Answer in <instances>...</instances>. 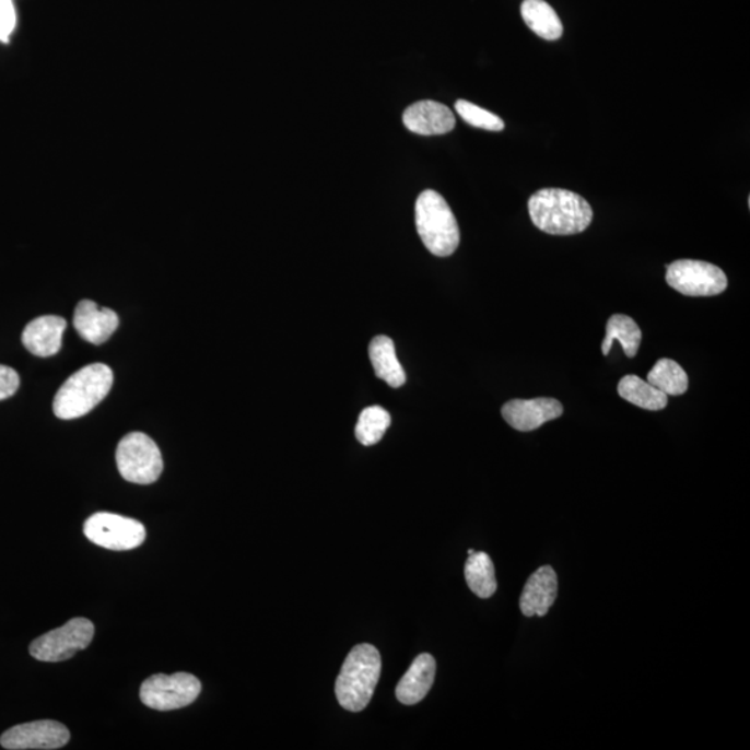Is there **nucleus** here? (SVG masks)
Returning <instances> with one entry per match:
<instances>
[{"label": "nucleus", "instance_id": "obj_22", "mask_svg": "<svg viewBox=\"0 0 750 750\" xmlns=\"http://www.w3.org/2000/svg\"><path fill=\"white\" fill-rule=\"evenodd\" d=\"M646 382L667 397H680L687 392L690 384L685 370L671 359H660L647 374Z\"/></svg>", "mask_w": 750, "mask_h": 750}, {"label": "nucleus", "instance_id": "obj_16", "mask_svg": "<svg viewBox=\"0 0 750 750\" xmlns=\"http://www.w3.org/2000/svg\"><path fill=\"white\" fill-rule=\"evenodd\" d=\"M436 663L433 656L423 654L415 657L397 687V698L403 705H418L434 684Z\"/></svg>", "mask_w": 750, "mask_h": 750}, {"label": "nucleus", "instance_id": "obj_12", "mask_svg": "<svg viewBox=\"0 0 750 750\" xmlns=\"http://www.w3.org/2000/svg\"><path fill=\"white\" fill-rule=\"evenodd\" d=\"M403 125L419 136H444L454 131L456 118L448 106L435 101H421L405 110Z\"/></svg>", "mask_w": 750, "mask_h": 750}, {"label": "nucleus", "instance_id": "obj_11", "mask_svg": "<svg viewBox=\"0 0 750 750\" xmlns=\"http://www.w3.org/2000/svg\"><path fill=\"white\" fill-rule=\"evenodd\" d=\"M563 414V405L553 398L515 399L503 405L502 415L511 427L530 433Z\"/></svg>", "mask_w": 750, "mask_h": 750}, {"label": "nucleus", "instance_id": "obj_23", "mask_svg": "<svg viewBox=\"0 0 750 750\" xmlns=\"http://www.w3.org/2000/svg\"><path fill=\"white\" fill-rule=\"evenodd\" d=\"M390 425V415L382 406H370L359 415L356 438L364 446H373L383 440Z\"/></svg>", "mask_w": 750, "mask_h": 750}, {"label": "nucleus", "instance_id": "obj_15", "mask_svg": "<svg viewBox=\"0 0 750 750\" xmlns=\"http://www.w3.org/2000/svg\"><path fill=\"white\" fill-rule=\"evenodd\" d=\"M67 323L63 317L43 316L31 321L23 331V343L27 351L39 358L58 353L63 341Z\"/></svg>", "mask_w": 750, "mask_h": 750}, {"label": "nucleus", "instance_id": "obj_6", "mask_svg": "<svg viewBox=\"0 0 750 750\" xmlns=\"http://www.w3.org/2000/svg\"><path fill=\"white\" fill-rule=\"evenodd\" d=\"M94 635V624L89 619L77 618L35 640L30 646V654L39 661L69 660L80 651L86 649Z\"/></svg>", "mask_w": 750, "mask_h": 750}, {"label": "nucleus", "instance_id": "obj_24", "mask_svg": "<svg viewBox=\"0 0 750 750\" xmlns=\"http://www.w3.org/2000/svg\"><path fill=\"white\" fill-rule=\"evenodd\" d=\"M456 112L467 125L476 128H481V130L500 132L505 130V122H503L500 116L493 115V113L482 109V107L471 104L464 99L456 102Z\"/></svg>", "mask_w": 750, "mask_h": 750}, {"label": "nucleus", "instance_id": "obj_25", "mask_svg": "<svg viewBox=\"0 0 750 750\" xmlns=\"http://www.w3.org/2000/svg\"><path fill=\"white\" fill-rule=\"evenodd\" d=\"M17 25V12L13 0H0V40L4 43L14 33Z\"/></svg>", "mask_w": 750, "mask_h": 750}, {"label": "nucleus", "instance_id": "obj_21", "mask_svg": "<svg viewBox=\"0 0 750 750\" xmlns=\"http://www.w3.org/2000/svg\"><path fill=\"white\" fill-rule=\"evenodd\" d=\"M465 577L471 593L481 599L491 598L496 593L495 566L490 554L485 552L469 554L465 566Z\"/></svg>", "mask_w": 750, "mask_h": 750}, {"label": "nucleus", "instance_id": "obj_3", "mask_svg": "<svg viewBox=\"0 0 750 750\" xmlns=\"http://www.w3.org/2000/svg\"><path fill=\"white\" fill-rule=\"evenodd\" d=\"M113 372L104 363H92L70 375L54 400V412L61 420L89 414L110 392Z\"/></svg>", "mask_w": 750, "mask_h": 750}, {"label": "nucleus", "instance_id": "obj_7", "mask_svg": "<svg viewBox=\"0 0 750 750\" xmlns=\"http://www.w3.org/2000/svg\"><path fill=\"white\" fill-rule=\"evenodd\" d=\"M202 684L188 672L173 676L156 675L147 678L141 685L140 696L143 705L155 711H177L197 701Z\"/></svg>", "mask_w": 750, "mask_h": 750}, {"label": "nucleus", "instance_id": "obj_20", "mask_svg": "<svg viewBox=\"0 0 750 750\" xmlns=\"http://www.w3.org/2000/svg\"><path fill=\"white\" fill-rule=\"evenodd\" d=\"M619 341L626 358L634 359L642 341V331L633 318L624 315H613L606 326V337L602 342V353L608 356L613 342Z\"/></svg>", "mask_w": 750, "mask_h": 750}, {"label": "nucleus", "instance_id": "obj_2", "mask_svg": "<svg viewBox=\"0 0 750 750\" xmlns=\"http://www.w3.org/2000/svg\"><path fill=\"white\" fill-rule=\"evenodd\" d=\"M382 655L370 644L354 646L342 665L336 682L339 705L348 712H362L374 695L382 676Z\"/></svg>", "mask_w": 750, "mask_h": 750}, {"label": "nucleus", "instance_id": "obj_19", "mask_svg": "<svg viewBox=\"0 0 750 750\" xmlns=\"http://www.w3.org/2000/svg\"><path fill=\"white\" fill-rule=\"evenodd\" d=\"M618 390L620 397L626 402L638 406L641 409L651 410V412H659L669 405V398L666 394L640 378L638 375H625L620 379Z\"/></svg>", "mask_w": 750, "mask_h": 750}, {"label": "nucleus", "instance_id": "obj_18", "mask_svg": "<svg viewBox=\"0 0 750 750\" xmlns=\"http://www.w3.org/2000/svg\"><path fill=\"white\" fill-rule=\"evenodd\" d=\"M522 15L528 28L538 37L556 40L563 35V24L551 4L544 0H524Z\"/></svg>", "mask_w": 750, "mask_h": 750}, {"label": "nucleus", "instance_id": "obj_5", "mask_svg": "<svg viewBox=\"0 0 750 750\" xmlns=\"http://www.w3.org/2000/svg\"><path fill=\"white\" fill-rule=\"evenodd\" d=\"M117 469L132 484L149 485L163 472V457L156 442L143 433H131L117 445Z\"/></svg>", "mask_w": 750, "mask_h": 750}, {"label": "nucleus", "instance_id": "obj_13", "mask_svg": "<svg viewBox=\"0 0 750 750\" xmlns=\"http://www.w3.org/2000/svg\"><path fill=\"white\" fill-rule=\"evenodd\" d=\"M73 324L77 332L86 342L101 345L109 341L120 321L116 312L99 307L92 301H81L75 307Z\"/></svg>", "mask_w": 750, "mask_h": 750}, {"label": "nucleus", "instance_id": "obj_9", "mask_svg": "<svg viewBox=\"0 0 750 750\" xmlns=\"http://www.w3.org/2000/svg\"><path fill=\"white\" fill-rule=\"evenodd\" d=\"M84 534L92 543L110 551H131L141 547L147 538L142 523L113 513L91 516L84 524Z\"/></svg>", "mask_w": 750, "mask_h": 750}, {"label": "nucleus", "instance_id": "obj_4", "mask_svg": "<svg viewBox=\"0 0 750 750\" xmlns=\"http://www.w3.org/2000/svg\"><path fill=\"white\" fill-rule=\"evenodd\" d=\"M415 227L425 248L438 258H448L459 248V225L448 202L438 192L429 189L419 195Z\"/></svg>", "mask_w": 750, "mask_h": 750}, {"label": "nucleus", "instance_id": "obj_10", "mask_svg": "<svg viewBox=\"0 0 750 750\" xmlns=\"http://www.w3.org/2000/svg\"><path fill=\"white\" fill-rule=\"evenodd\" d=\"M69 741V729L54 720L20 724L0 737V745L10 750L59 749Z\"/></svg>", "mask_w": 750, "mask_h": 750}, {"label": "nucleus", "instance_id": "obj_14", "mask_svg": "<svg viewBox=\"0 0 750 750\" xmlns=\"http://www.w3.org/2000/svg\"><path fill=\"white\" fill-rule=\"evenodd\" d=\"M558 575L551 566H542L531 574L520 598V609L527 618H543L556 602Z\"/></svg>", "mask_w": 750, "mask_h": 750}, {"label": "nucleus", "instance_id": "obj_8", "mask_svg": "<svg viewBox=\"0 0 750 750\" xmlns=\"http://www.w3.org/2000/svg\"><path fill=\"white\" fill-rule=\"evenodd\" d=\"M666 281L672 290L692 297L720 295L728 286L722 269L701 260L675 261L667 267Z\"/></svg>", "mask_w": 750, "mask_h": 750}, {"label": "nucleus", "instance_id": "obj_1", "mask_svg": "<svg viewBox=\"0 0 750 750\" xmlns=\"http://www.w3.org/2000/svg\"><path fill=\"white\" fill-rule=\"evenodd\" d=\"M528 212L534 225L551 235L584 233L594 219L593 208L582 195L559 188L534 194L528 200Z\"/></svg>", "mask_w": 750, "mask_h": 750}, {"label": "nucleus", "instance_id": "obj_17", "mask_svg": "<svg viewBox=\"0 0 750 750\" xmlns=\"http://www.w3.org/2000/svg\"><path fill=\"white\" fill-rule=\"evenodd\" d=\"M375 375L387 383L390 388H399L406 383V373L399 363L392 339L385 336L375 337L368 347Z\"/></svg>", "mask_w": 750, "mask_h": 750}, {"label": "nucleus", "instance_id": "obj_27", "mask_svg": "<svg viewBox=\"0 0 750 750\" xmlns=\"http://www.w3.org/2000/svg\"><path fill=\"white\" fill-rule=\"evenodd\" d=\"M474 552H476L474 549H469V554H472Z\"/></svg>", "mask_w": 750, "mask_h": 750}, {"label": "nucleus", "instance_id": "obj_26", "mask_svg": "<svg viewBox=\"0 0 750 750\" xmlns=\"http://www.w3.org/2000/svg\"><path fill=\"white\" fill-rule=\"evenodd\" d=\"M20 387V377L12 367L0 364V400L13 397Z\"/></svg>", "mask_w": 750, "mask_h": 750}]
</instances>
